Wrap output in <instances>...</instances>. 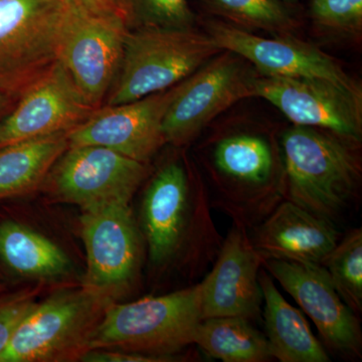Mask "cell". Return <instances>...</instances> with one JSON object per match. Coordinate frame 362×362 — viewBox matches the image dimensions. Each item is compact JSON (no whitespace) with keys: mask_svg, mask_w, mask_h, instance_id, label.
<instances>
[{"mask_svg":"<svg viewBox=\"0 0 362 362\" xmlns=\"http://www.w3.org/2000/svg\"><path fill=\"white\" fill-rule=\"evenodd\" d=\"M206 188L182 160L162 164L152 176L142 202V228L148 256L157 271L187 267L190 277L206 275L223 238L211 216Z\"/></svg>","mask_w":362,"mask_h":362,"instance_id":"obj_1","label":"cell"},{"mask_svg":"<svg viewBox=\"0 0 362 362\" xmlns=\"http://www.w3.org/2000/svg\"><path fill=\"white\" fill-rule=\"evenodd\" d=\"M286 199L335 223L358 195V146L317 128L294 125L281 140Z\"/></svg>","mask_w":362,"mask_h":362,"instance_id":"obj_2","label":"cell"},{"mask_svg":"<svg viewBox=\"0 0 362 362\" xmlns=\"http://www.w3.org/2000/svg\"><path fill=\"white\" fill-rule=\"evenodd\" d=\"M209 168L216 192L211 206L249 230L286 199L283 156L266 136L235 132L216 138L209 145Z\"/></svg>","mask_w":362,"mask_h":362,"instance_id":"obj_3","label":"cell"},{"mask_svg":"<svg viewBox=\"0 0 362 362\" xmlns=\"http://www.w3.org/2000/svg\"><path fill=\"white\" fill-rule=\"evenodd\" d=\"M202 320L201 283L177 291L107 307L90 335L88 351L118 349L173 361L194 344Z\"/></svg>","mask_w":362,"mask_h":362,"instance_id":"obj_4","label":"cell"},{"mask_svg":"<svg viewBox=\"0 0 362 362\" xmlns=\"http://www.w3.org/2000/svg\"><path fill=\"white\" fill-rule=\"evenodd\" d=\"M221 52L211 35L195 28L130 30L106 105L129 103L168 90Z\"/></svg>","mask_w":362,"mask_h":362,"instance_id":"obj_5","label":"cell"},{"mask_svg":"<svg viewBox=\"0 0 362 362\" xmlns=\"http://www.w3.org/2000/svg\"><path fill=\"white\" fill-rule=\"evenodd\" d=\"M113 301L86 288L66 290L37 303L14 331L0 362L81 361Z\"/></svg>","mask_w":362,"mask_h":362,"instance_id":"obj_6","label":"cell"},{"mask_svg":"<svg viewBox=\"0 0 362 362\" xmlns=\"http://www.w3.org/2000/svg\"><path fill=\"white\" fill-rule=\"evenodd\" d=\"M70 0H0V90L14 100L58 62Z\"/></svg>","mask_w":362,"mask_h":362,"instance_id":"obj_7","label":"cell"},{"mask_svg":"<svg viewBox=\"0 0 362 362\" xmlns=\"http://www.w3.org/2000/svg\"><path fill=\"white\" fill-rule=\"evenodd\" d=\"M129 30L122 13L90 11L70 0L58 62L94 108L101 107L115 82Z\"/></svg>","mask_w":362,"mask_h":362,"instance_id":"obj_8","label":"cell"},{"mask_svg":"<svg viewBox=\"0 0 362 362\" xmlns=\"http://www.w3.org/2000/svg\"><path fill=\"white\" fill-rule=\"evenodd\" d=\"M255 78L240 56L223 51L178 83L162 125L166 144H189L221 112L256 97Z\"/></svg>","mask_w":362,"mask_h":362,"instance_id":"obj_9","label":"cell"},{"mask_svg":"<svg viewBox=\"0 0 362 362\" xmlns=\"http://www.w3.org/2000/svg\"><path fill=\"white\" fill-rule=\"evenodd\" d=\"M148 173V164L106 147H68L42 185L52 199L84 211L105 204H129Z\"/></svg>","mask_w":362,"mask_h":362,"instance_id":"obj_10","label":"cell"},{"mask_svg":"<svg viewBox=\"0 0 362 362\" xmlns=\"http://www.w3.org/2000/svg\"><path fill=\"white\" fill-rule=\"evenodd\" d=\"M81 226L87 252L83 287L115 302L134 286L141 266V235L129 204L84 209Z\"/></svg>","mask_w":362,"mask_h":362,"instance_id":"obj_11","label":"cell"},{"mask_svg":"<svg viewBox=\"0 0 362 362\" xmlns=\"http://www.w3.org/2000/svg\"><path fill=\"white\" fill-rule=\"evenodd\" d=\"M206 30L221 51L232 52L250 62L262 76L326 81L362 99L361 85L334 59L314 45L289 35L266 39L221 21H211Z\"/></svg>","mask_w":362,"mask_h":362,"instance_id":"obj_12","label":"cell"},{"mask_svg":"<svg viewBox=\"0 0 362 362\" xmlns=\"http://www.w3.org/2000/svg\"><path fill=\"white\" fill-rule=\"evenodd\" d=\"M175 93L176 85L129 103L99 107L69 131V147L103 146L149 164L166 144L162 125Z\"/></svg>","mask_w":362,"mask_h":362,"instance_id":"obj_13","label":"cell"},{"mask_svg":"<svg viewBox=\"0 0 362 362\" xmlns=\"http://www.w3.org/2000/svg\"><path fill=\"white\" fill-rule=\"evenodd\" d=\"M255 96L270 102L294 125L327 131L358 146L362 139V99L329 82L269 77L254 80Z\"/></svg>","mask_w":362,"mask_h":362,"instance_id":"obj_14","label":"cell"},{"mask_svg":"<svg viewBox=\"0 0 362 362\" xmlns=\"http://www.w3.org/2000/svg\"><path fill=\"white\" fill-rule=\"evenodd\" d=\"M263 267L313 321L329 349L361 358L358 317L344 303L322 265L265 259Z\"/></svg>","mask_w":362,"mask_h":362,"instance_id":"obj_15","label":"cell"},{"mask_svg":"<svg viewBox=\"0 0 362 362\" xmlns=\"http://www.w3.org/2000/svg\"><path fill=\"white\" fill-rule=\"evenodd\" d=\"M264 259L252 246L244 223L232 221L220 252L201 281L202 319L261 317L263 293L259 282Z\"/></svg>","mask_w":362,"mask_h":362,"instance_id":"obj_16","label":"cell"},{"mask_svg":"<svg viewBox=\"0 0 362 362\" xmlns=\"http://www.w3.org/2000/svg\"><path fill=\"white\" fill-rule=\"evenodd\" d=\"M96 109L86 101L57 62L0 119V148L23 140L69 132Z\"/></svg>","mask_w":362,"mask_h":362,"instance_id":"obj_17","label":"cell"},{"mask_svg":"<svg viewBox=\"0 0 362 362\" xmlns=\"http://www.w3.org/2000/svg\"><path fill=\"white\" fill-rule=\"evenodd\" d=\"M262 258L322 265L341 239L337 225L284 199L249 230Z\"/></svg>","mask_w":362,"mask_h":362,"instance_id":"obj_18","label":"cell"},{"mask_svg":"<svg viewBox=\"0 0 362 362\" xmlns=\"http://www.w3.org/2000/svg\"><path fill=\"white\" fill-rule=\"evenodd\" d=\"M264 324L272 358L281 362H329L325 347L299 309L286 301L265 268L259 275Z\"/></svg>","mask_w":362,"mask_h":362,"instance_id":"obj_19","label":"cell"},{"mask_svg":"<svg viewBox=\"0 0 362 362\" xmlns=\"http://www.w3.org/2000/svg\"><path fill=\"white\" fill-rule=\"evenodd\" d=\"M68 147V132L1 147L0 199L30 194L42 187L52 166Z\"/></svg>","mask_w":362,"mask_h":362,"instance_id":"obj_20","label":"cell"},{"mask_svg":"<svg viewBox=\"0 0 362 362\" xmlns=\"http://www.w3.org/2000/svg\"><path fill=\"white\" fill-rule=\"evenodd\" d=\"M194 344L211 358L223 362L272 361L266 335L242 316L202 319L195 332Z\"/></svg>","mask_w":362,"mask_h":362,"instance_id":"obj_21","label":"cell"},{"mask_svg":"<svg viewBox=\"0 0 362 362\" xmlns=\"http://www.w3.org/2000/svg\"><path fill=\"white\" fill-rule=\"evenodd\" d=\"M0 258L14 272L28 277H57L70 268L68 257L57 245L13 221L0 225Z\"/></svg>","mask_w":362,"mask_h":362,"instance_id":"obj_22","label":"cell"},{"mask_svg":"<svg viewBox=\"0 0 362 362\" xmlns=\"http://www.w3.org/2000/svg\"><path fill=\"white\" fill-rule=\"evenodd\" d=\"M213 13L244 30L289 35L296 18L280 0H202Z\"/></svg>","mask_w":362,"mask_h":362,"instance_id":"obj_23","label":"cell"},{"mask_svg":"<svg viewBox=\"0 0 362 362\" xmlns=\"http://www.w3.org/2000/svg\"><path fill=\"white\" fill-rule=\"evenodd\" d=\"M322 266L344 303L358 316L362 312L361 228L343 235Z\"/></svg>","mask_w":362,"mask_h":362,"instance_id":"obj_24","label":"cell"},{"mask_svg":"<svg viewBox=\"0 0 362 362\" xmlns=\"http://www.w3.org/2000/svg\"><path fill=\"white\" fill-rule=\"evenodd\" d=\"M129 30L137 28H194V13L187 0H122Z\"/></svg>","mask_w":362,"mask_h":362,"instance_id":"obj_25","label":"cell"},{"mask_svg":"<svg viewBox=\"0 0 362 362\" xmlns=\"http://www.w3.org/2000/svg\"><path fill=\"white\" fill-rule=\"evenodd\" d=\"M310 14L330 32L358 33L362 28V0H312Z\"/></svg>","mask_w":362,"mask_h":362,"instance_id":"obj_26","label":"cell"},{"mask_svg":"<svg viewBox=\"0 0 362 362\" xmlns=\"http://www.w3.org/2000/svg\"><path fill=\"white\" fill-rule=\"evenodd\" d=\"M37 290L0 298V356L21 321L37 306Z\"/></svg>","mask_w":362,"mask_h":362,"instance_id":"obj_27","label":"cell"},{"mask_svg":"<svg viewBox=\"0 0 362 362\" xmlns=\"http://www.w3.org/2000/svg\"><path fill=\"white\" fill-rule=\"evenodd\" d=\"M81 361L92 362H160L158 357L143 356L133 352L118 349L89 350L82 356Z\"/></svg>","mask_w":362,"mask_h":362,"instance_id":"obj_28","label":"cell"},{"mask_svg":"<svg viewBox=\"0 0 362 362\" xmlns=\"http://www.w3.org/2000/svg\"><path fill=\"white\" fill-rule=\"evenodd\" d=\"M71 1L90 11L123 14L122 0H71Z\"/></svg>","mask_w":362,"mask_h":362,"instance_id":"obj_29","label":"cell"},{"mask_svg":"<svg viewBox=\"0 0 362 362\" xmlns=\"http://www.w3.org/2000/svg\"><path fill=\"white\" fill-rule=\"evenodd\" d=\"M16 101L11 95L0 90V119L2 118L8 110H11V104Z\"/></svg>","mask_w":362,"mask_h":362,"instance_id":"obj_30","label":"cell"}]
</instances>
